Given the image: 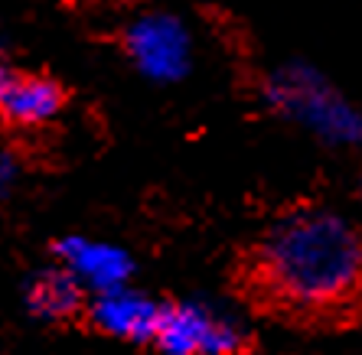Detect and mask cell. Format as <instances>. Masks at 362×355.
<instances>
[{"label":"cell","mask_w":362,"mask_h":355,"mask_svg":"<svg viewBox=\"0 0 362 355\" xmlns=\"http://www.w3.org/2000/svg\"><path fill=\"white\" fill-rule=\"evenodd\" d=\"M222 290L248 320L307 339L362 330V235L327 205H294L238 238Z\"/></svg>","instance_id":"6da1fadb"},{"label":"cell","mask_w":362,"mask_h":355,"mask_svg":"<svg viewBox=\"0 0 362 355\" xmlns=\"http://www.w3.org/2000/svg\"><path fill=\"white\" fill-rule=\"evenodd\" d=\"M144 349L151 355H258L262 336L196 300L163 294L153 300Z\"/></svg>","instance_id":"7a4b0ae2"},{"label":"cell","mask_w":362,"mask_h":355,"mask_svg":"<svg viewBox=\"0 0 362 355\" xmlns=\"http://www.w3.org/2000/svg\"><path fill=\"white\" fill-rule=\"evenodd\" d=\"M111 42L121 59L147 82L177 85L193 72V36L173 10H134L118 23Z\"/></svg>","instance_id":"3957f363"},{"label":"cell","mask_w":362,"mask_h":355,"mask_svg":"<svg viewBox=\"0 0 362 355\" xmlns=\"http://www.w3.org/2000/svg\"><path fill=\"white\" fill-rule=\"evenodd\" d=\"M76 92L49 68L0 59V134H33L62 118Z\"/></svg>","instance_id":"277c9868"},{"label":"cell","mask_w":362,"mask_h":355,"mask_svg":"<svg viewBox=\"0 0 362 355\" xmlns=\"http://www.w3.org/2000/svg\"><path fill=\"white\" fill-rule=\"evenodd\" d=\"M264 102L284 118L303 121V124L317 127L329 137H339V140L356 137V127H359L356 114L346 108V102H339V95L320 76H313L300 66H287L268 76Z\"/></svg>","instance_id":"5b68a950"},{"label":"cell","mask_w":362,"mask_h":355,"mask_svg":"<svg viewBox=\"0 0 362 355\" xmlns=\"http://www.w3.org/2000/svg\"><path fill=\"white\" fill-rule=\"evenodd\" d=\"M88 280L69 264H49L30 274L23 284V306L36 323L59 332H78L92 300Z\"/></svg>","instance_id":"8992f818"},{"label":"cell","mask_w":362,"mask_h":355,"mask_svg":"<svg viewBox=\"0 0 362 355\" xmlns=\"http://www.w3.org/2000/svg\"><path fill=\"white\" fill-rule=\"evenodd\" d=\"M151 316L153 296L141 294L134 287H95L78 336L108 339V342H124V346L144 349Z\"/></svg>","instance_id":"52a82bcc"},{"label":"cell","mask_w":362,"mask_h":355,"mask_svg":"<svg viewBox=\"0 0 362 355\" xmlns=\"http://www.w3.org/2000/svg\"><path fill=\"white\" fill-rule=\"evenodd\" d=\"M0 59H7V40H4V33H0Z\"/></svg>","instance_id":"ba28073f"}]
</instances>
